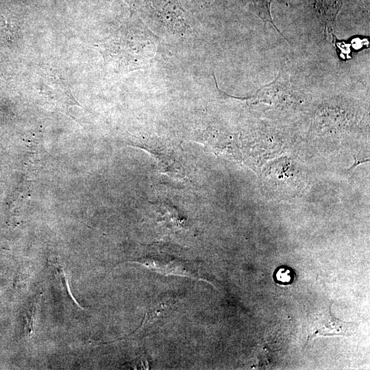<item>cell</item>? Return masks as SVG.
<instances>
[{
  "label": "cell",
  "instance_id": "obj_2",
  "mask_svg": "<svg viewBox=\"0 0 370 370\" xmlns=\"http://www.w3.org/2000/svg\"><path fill=\"white\" fill-rule=\"evenodd\" d=\"M273 0H252V9L254 13L262 19L265 26L267 23H270L275 29L283 36L286 37L280 32L275 25L271 14V5Z\"/></svg>",
  "mask_w": 370,
  "mask_h": 370
},
{
  "label": "cell",
  "instance_id": "obj_1",
  "mask_svg": "<svg viewBox=\"0 0 370 370\" xmlns=\"http://www.w3.org/2000/svg\"><path fill=\"white\" fill-rule=\"evenodd\" d=\"M356 326L354 323L345 322L335 318L329 310L314 321L308 340L319 336H349L354 332Z\"/></svg>",
  "mask_w": 370,
  "mask_h": 370
},
{
  "label": "cell",
  "instance_id": "obj_3",
  "mask_svg": "<svg viewBox=\"0 0 370 370\" xmlns=\"http://www.w3.org/2000/svg\"><path fill=\"white\" fill-rule=\"evenodd\" d=\"M294 278L293 271L286 266L278 268L275 273V281L280 284H290L293 282Z\"/></svg>",
  "mask_w": 370,
  "mask_h": 370
},
{
  "label": "cell",
  "instance_id": "obj_5",
  "mask_svg": "<svg viewBox=\"0 0 370 370\" xmlns=\"http://www.w3.org/2000/svg\"><path fill=\"white\" fill-rule=\"evenodd\" d=\"M53 267L54 269L55 275L57 278V279L59 280L60 282V285L62 286L63 291L66 293L67 295H69V296H70L72 298V295L69 293V288L67 284V282L65 278L62 266L59 264L57 262H54L53 264Z\"/></svg>",
  "mask_w": 370,
  "mask_h": 370
},
{
  "label": "cell",
  "instance_id": "obj_4",
  "mask_svg": "<svg viewBox=\"0 0 370 370\" xmlns=\"http://www.w3.org/2000/svg\"><path fill=\"white\" fill-rule=\"evenodd\" d=\"M37 305L36 303H34L29 306V309L27 311L25 316V329L26 334L29 336H32L34 330V323L35 322L36 314Z\"/></svg>",
  "mask_w": 370,
  "mask_h": 370
}]
</instances>
